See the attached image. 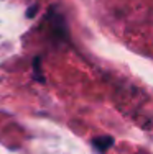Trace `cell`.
<instances>
[{
    "label": "cell",
    "mask_w": 153,
    "mask_h": 154,
    "mask_svg": "<svg viewBox=\"0 0 153 154\" xmlns=\"http://www.w3.org/2000/svg\"><path fill=\"white\" fill-rule=\"evenodd\" d=\"M92 144L96 149H99V152H105L112 144H114V138L112 136H99L92 141Z\"/></svg>",
    "instance_id": "obj_1"
}]
</instances>
